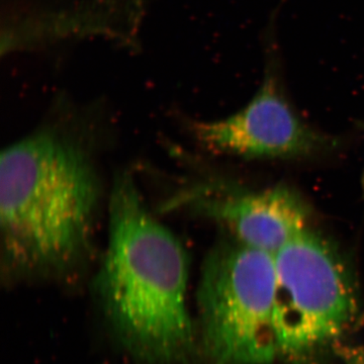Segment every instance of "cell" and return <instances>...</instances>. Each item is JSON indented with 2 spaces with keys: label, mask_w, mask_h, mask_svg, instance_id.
Wrapping results in <instances>:
<instances>
[{
  "label": "cell",
  "mask_w": 364,
  "mask_h": 364,
  "mask_svg": "<svg viewBox=\"0 0 364 364\" xmlns=\"http://www.w3.org/2000/svg\"><path fill=\"white\" fill-rule=\"evenodd\" d=\"M274 255L233 238L203 261L198 282V356L203 364H269L277 359Z\"/></svg>",
  "instance_id": "obj_4"
},
{
  "label": "cell",
  "mask_w": 364,
  "mask_h": 364,
  "mask_svg": "<svg viewBox=\"0 0 364 364\" xmlns=\"http://www.w3.org/2000/svg\"><path fill=\"white\" fill-rule=\"evenodd\" d=\"M162 210L208 218L224 227L234 240L272 255L308 229L310 218L308 205L291 188L244 191L203 181L177 188Z\"/></svg>",
  "instance_id": "obj_5"
},
{
  "label": "cell",
  "mask_w": 364,
  "mask_h": 364,
  "mask_svg": "<svg viewBox=\"0 0 364 364\" xmlns=\"http://www.w3.org/2000/svg\"><path fill=\"white\" fill-rule=\"evenodd\" d=\"M191 130L205 149L248 159L306 157L328 145L327 139L296 116L273 73L267 74L241 111L218 121L195 122Z\"/></svg>",
  "instance_id": "obj_6"
},
{
  "label": "cell",
  "mask_w": 364,
  "mask_h": 364,
  "mask_svg": "<svg viewBox=\"0 0 364 364\" xmlns=\"http://www.w3.org/2000/svg\"><path fill=\"white\" fill-rule=\"evenodd\" d=\"M363 189H364V176H363Z\"/></svg>",
  "instance_id": "obj_7"
},
{
  "label": "cell",
  "mask_w": 364,
  "mask_h": 364,
  "mask_svg": "<svg viewBox=\"0 0 364 364\" xmlns=\"http://www.w3.org/2000/svg\"><path fill=\"white\" fill-rule=\"evenodd\" d=\"M274 262L277 358L315 363L359 324L355 275L338 249L309 228L275 254Z\"/></svg>",
  "instance_id": "obj_3"
},
{
  "label": "cell",
  "mask_w": 364,
  "mask_h": 364,
  "mask_svg": "<svg viewBox=\"0 0 364 364\" xmlns=\"http://www.w3.org/2000/svg\"><path fill=\"white\" fill-rule=\"evenodd\" d=\"M104 184L90 142L41 127L0 159V259L9 286L66 282L92 264Z\"/></svg>",
  "instance_id": "obj_1"
},
{
  "label": "cell",
  "mask_w": 364,
  "mask_h": 364,
  "mask_svg": "<svg viewBox=\"0 0 364 364\" xmlns=\"http://www.w3.org/2000/svg\"><path fill=\"white\" fill-rule=\"evenodd\" d=\"M109 238L93 291L109 330L142 364H189L198 356L189 314V256L151 213L131 172L114 176Z\"/></svg>",
  "instance_id": "obj_2"
}]
</instances>
